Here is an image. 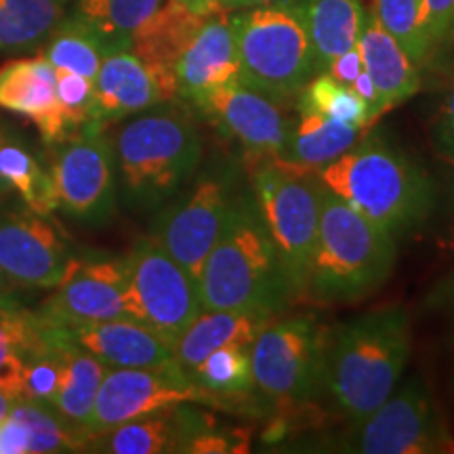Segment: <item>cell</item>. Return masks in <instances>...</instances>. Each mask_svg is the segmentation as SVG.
Masks as SVG:
<instances>
[{
    "instance_id": "ba28073f",
    "label": "cell",
    "mask_w": 454,
    "mask_h": 454,
    "mask_svg": "<svg viewBox=\"0 0 454 454\" xmlns=\"http://www.w3.org/2000/svg\"><path fill=\"white\" fill-rule=\"evenodd\" d=\"M326 331L314 316L271 320L251 345L254 387L276 406L309 404L325 391Z\"/></svg>"
},
{
    "instance_id": "60d3db41",
    "label": "cell",
    "mask_w": 454,
    "mask_h": 454,
    "mask_svg": "<svg viewBox=\"0 0 454 454\" xmlns=\"http://www.w3.org/2000/svg\"><path fill=\"white\" fill-rule=\"evenodd\" d=\"M248 438L234 431H221L215 427L204 429L202 434H198L194 440L187 446V452L192 454H215V452H247L248 450Z\"/></svg>"
},
{
    "instance_id": "5b68a950",
    "label": "cell",
    "mask_w": 454,
    "mask_h": 454,
    "mask_svg": "<svg viewBox=\"0 0 454 454\" xmlns=\"http://www.w3.org/2000/svg\"><path fill=\"white\" fill-rule=\"evenodd\" d=\"M118 185L133 211H158L194 177L202 160L200 135L179 110L141 114L114 139Z\"/></svg>"
},
{
    "instance_id": "cb8c5ba5",
    "label": "cell",
    "mask_w": 454,
    "mask_h": 454,
    "mask_svg": "<svg viewBox=\"0 0 454 454\" xmlns=\"http://www.w3.org/2000/svg\"><path fill=\"white\" fill-rule=\"evenodd\" d=\"M362 130L364 127L333 121L320 114L299 112V121L294 122L286 145L270 160L293 173L316 175L354 147L360 141Z\"/></svg>"
},
{
    "instance_id": "836d02e7",
    "label": "cell",
    "mask_w": 454,
    "mask_h": 454,
    "mask_svg": "<svg viewBox=\"0 0 454 454\" xmlns=\"http://www.w3.org/2000/svg\"><path fill=\"white\" fill-rule=\"evenodd\" d=\"M297 110L320 114L356 127H371L368 104L349 84L334 81L331 74H316L297 95Z\"/></svg>"
},
{
    "instance_id": "8fae6325",
    "label": "cell",
    "mask_w": 454,
    "mask_h": 454,
    "mask_svg": "<svg viewBox=\"0 0 454 454\" xmlns=\"http://www.w3.org/2000/svg\"><path fill=\"white\" fill-rule=\"evenodd\" d=\"M59 145L49 167L59 211L81 223L106 225L118 207L116 156L106 127L89 122Z\"/></svg>"
},
{
    "instance_id": "d6a6232c",
    "label": "cell",
    "mask_w": 454,
    "mask_h": 454,
    "mask_svg": "<svg viewBox=\"0 0 454 454\" xmlns=\"http://www.w3.org/2000/svg\"><path fill=\"white\" fill-rule=\"evenodd\" d=\"M190 377L219 400H234L244 397L254 389L251 348L247 345H225L215 349L198 364Z\"/></svg>"
},
{
    "instance_id": "d590c367",
    "label": "cell",
    "mask_w": 454,
    "mask_h": 454,
    "mask_svg": "<svg viewBox=\"0 0 454 454\" xmlns=\"http://www.w3.org/2000/svg\"><path fill=\"white\" fill-rule=\"evenodd\" d=\"M38 337L36 311L0 322V391L20 400L26 356Z\"/></svg>"
},
{
    "instance_id": "c3c4849f",
    "label": "cell",
    "mask_w": 454,
    "mask_h": 454,
    "mask_svg": "<svg viewBox=\"0 0 454 454\" xmlns=\"http://www.w3.org/2000/svg\"><path fill=\"white\" fill-rule=\"evenodd\" d=\"M15 402H17V397H11L0 391V421H4V419L9 417V412L13 411Z\"/></svg>"
},
{
    "instance_id": "b9f144b4",
    "label": "cell",
    "mask_w": 454,
    "mask_h": 454,
    "mask_svg": "<svg viewBox=\"0 0 454 454\" xmlns=\"http://www.w3.org/2000/svg\"><path fill=\"white\" fill-rule=\"evenodd\" d=\"M427 308L438 314L448 328V348L454 357V271L442 278L427 294Z\"/></svg>"
},
{
    "instance_id": "83f0119b",
    "label": "cell",
    "mask_w": 454,
    "mask_h": 454,
    "mask_svg": "<svg viewBox=\"0 0 454 454\" xmlns=\"http://www.w3.org/2000/svg\"><path fill=\"white\" fill-rule=\"evenodd\" d=\"M67 0H0V53H24L47 43Z\"/></svg>"
},
{
    "instance_id": "681fc988",
    "label": "cell",
    "mask_w": 454,
    "mask_h": 454,
    "mask_svg": "<svg viewBox=\"0 0 454 454\" xmlns=\"http://www.w3.org/2000/svg\"><path fill=\"white\" fill-rule=\"evenodd\" d=\"M446 49H454V0H452V15H450V27H448V38H446L444 51H446Z\"/></svg>"
},
{
    "instance_id": "1f68e13d",
    "label": "cell",
    "mask_w": 454,
    "mask_h": 454,
    "mask_svg": "<svg viewBox=\"0 0 454 454\" xmlns=\"http://www.w3.org/2000/svg\"><path fill=\"white\" fill-rule=\"evenodd\" d=\"M11 414L26 425L30 454L87 452L89 442L93 438L89 429L70 423L53 406L43 402L17 400Z\"/></svg>"
},
{
    "instance_id": "9c48e42d",
    "label": "cell",
    "mask_w": 454,
    "mask_h": 454,
    "mask_svg": "<svg viewBox=\"0 0 454 454\" xmlns=\"http://www.w3.org/2000/svg\"><path fill=\"white\" fill-rule=\"evenodd\" d=\"M122 259L129 316L156 331L173 348L204 311L198 282L152 236L141 238Z\"/></svg>"
},
{
    "instance_id": "bcb514c9",
    "label": "cell",
    "mask_w": 454,
    "mask_h": 454,
    "mask_svg": "<svg viewBox=\"0 0 454 454\" xmlns=\"http://www.w3.org/2000/svg\"><path fill=\"white\" fill-rule=\"evenodd\" d=\"M270 3H278V0H221L219 9L227 11H240V9H248V7H261V4H270Z\"/></svg>"
},
{
    "instance_id": "f35d334b",
    "label": "cell",
    "mask_w": 454,
    "mask_h": 454,
    "mask_svg": "<svg viewBox=\"0 0 454 454\" xmlns=\"http://www.w3.org/2000/svg\"><path fill=\"white\" fill-rule=\"evenodd\" d=\"M450 15L452 0H425V38L429 47V61L444 53Z\"/></svg>"
},
{
    "instance_id": "d4e9b609",
    "label": "cell",
    "mask_w": 454,
    "mask_h": 454,
    "mask_svg": "<svg viewBox=\"0 0 454 454\" xmlns=\"http://www.w3.org/2000/svg\"><path fill=\"white\" fill-rule=\"evenodd\" d=\"M276 316L236 309H204L173 345V357L184 371L192 372L208 354L225 345L251 348L257 334Z\"/></svg>"
},
{
    "instance_id": "f546056e",
    "label": "cell",
    "mask_w": 454,
    "mask_h": 454,
    "mask_svg": "<svg viewBox=\"0 0 454 454\" xmlns=\"http://www.w3.org/2000/svg\"><path fill=\"white\" fill-rule=\"evenodd\" d=\"M162 0H76L72 15L104 38L112 51L130 49L135 32L156 13Z\"/></svg>"
},
{
    "instance_id": "7402d4cb",
    "label": "cell",
    "mask_w": 454,
    "mask_h": 454,
    "mask_svg": "<svg viewBox=\"0 0 454 454\" xmlns=\"http://www.w3.org/2000/svg\"><path fill=\"white\" fill-rule=\"evenodd\" d=\"M208 15L211 13H196L181 0H162L156 13L130 41V51L154 72L168 101L177 99L175 64Z\"/></svg>"
},
{
    "instance_id": "9a60e30c",
    "label": "cell",
    "mask_w": 454,
    "mask_h": 454,
    "mask_svg": "<svg viewBox=\"0 0 454 454\" xmlns=\"http://www.w3.org/2000/svg\"><path fill=\"white\" fill-rule=\"evenodd\" d=\"M194 107L254 158L280 154L294 127L282 104L242 82L213 90Z\"/></svg>"
},
{
    "instance_id": "8d00e7d4",
    "label": "cell",
    "mask_w": 454,
    "mask_h": 454,
    "mask_svg": "<svg viewBox=\"0 0 454 454\" xmlns=\"http://www.w3.org/2000/svg\"><path fill=\"white\" fill-rule=\"evenodd\" d=\"M38 317V316H36ZM61 379V354L59 348L49 340L41 333L38 326V337L27 351L24 374H21V395L20 400L43 402V404H53L57 387Z\"/></svg>"
},
{
    "instance_id": "5bb4252c",
    "label": "cell",
    "mask_w": 454,
    "mask_h": 454,
    "mask_svg": "<svg viewBox=\"0 0 454 454\" xmlns=\"http://www.w3.org/2000/svg\"><path fill=\"white\" fill-rule=\"evenodd\" d=\"M59 230L30 211L0 213V274L30 288H55L74 265Z\"/></svg>"
},
{
    "instance_id": "e0dca14e",
    "label": "cell",
    "mask_w": 454,
    "mask_h": 454,
    "mask_svg": "<svg viewBox=\"0 0 454 454\" xmlns=\"http://www.w3.org/2000/svg\"><path fill=\"white\" fill-rule=\"evenodd\" d=\"M38 314V311H36ZM41 317L44 331L95 356L107 368H144L175 360L173 348L135 317L104 322H55Z\"/></svg>"
},
{
    "instance_id": "ab89813d",
    "label": "cell",
    "mask_w": 454,
    "mask_h": 454,
    "mask_svg": "<svg viewBox=\"0 0 454 454\" xmlns=\"http://www.w3.org/2000/svg\"><path fill=\"white\" fill-rule=\"evenodd\" d=\"M431 141L442 158L454 162V78L431 121Z\"/></svg>"
},
{
    "instance_id": "52a82bcc",
    "label": "cell",
    "mask_w": 454,
    "mask_h": 454,
    "mask_svg": "<svg viewBox=\"0 0 454 454\" xmlns=\"http://www.w3.org/2000/svg\"><path fill=\"white\" fill-rule=\"evenodd\" d=\"M253 190L294 299H305L320 221V184L316 175L293 173L268 160L253 170Z\"/></svg>"
},
{
    "instance_id": "f6af8a7d",
    "label": "cell",
    "mask_w": 454,
    "mask_h": 454,
    "mask_svg": "<svg viewBox=\"0 0 454 454\" xmlns=\"http://www.w3.org/2000/svg\"><path fill=\"white\" fill-rule=\"evenodd\" d=\"M26 308L24 305L17 301L13 294H0V322H9L13 320V317H20L26 314Z\"/></svg>"
},
{
    "instance_id": "30bf717a",
    "label": "cell",
    "mask_w": 454,
    "mask_h": 454,
    "mask_svg": "<svg viewBox=\"0 0 454 454\" xmlns=\"http://www.w3.org/2000/svg\"><path fill=\"white\" fill-rule=\"evenodd\" d=\"M343 450L360 454L454 452L438 402L427 381L411 374L364 421L354 425Z\"/></svg>"
},
{
    "instance_id": "7c38bea8",
    "label": "cell",
    "mask_w": 454,
    "mask_h": 454,
    "mask_svg": "<svg viewBox=\"0 0 454 454\" xmlns=\"http://www.w3.org/2000/svg\"><path fill=\"white\" fill-rule=\"evenodd\" d=\"M179 404H217L190 372L168 360L158 366L107 368L87 429L90 435Z\"/></svg>"
},
{
    "instance_id": "d6986e66",
    "label": "cell",
    "mask_w": 454,
    "mask_h": 454,
    "mask_svg": "<svg viewBox=\"0 0 454 454\" xmlns=\"http://www.w3.org/2000/svg\"><path fill=\"white\" fill-rule=\"evenodd\" d=\"M0 107L30 118L44 144L59 145L70 137L57 95V72L43 55L0 67Z\"/></svg>"
},
{
    "instance_id": "484cf974",
    "label": "cell",
    "mask_w": 454,
    "mask_h": 454,
    "mask_svg": "<svg viewBox=\"0 0 454 454\" xmlns=\"http://www.w3.org/2000/svg\"><path fill=\"white\" fill-rule=\"evenodd\" d=\"M305 15L314 72L325 74L337 57L360 41L366 11L360 0H305Z\"/></svg>"
},
{
    "instance_id": "f907efd6",
    "label": "cell",
    "mask_w": 454,
    "mask_h": 454,
    "mask_svg": "<svg viewBox=\"0 0 454 454\" xmlns=\"http://www.w3.org/2000/svg\"><path fill=\"white\" fill-rule=\"evenodd\" d=\"M11 293V286H9V280L0 274V294H9Z\"/></svg>"
},
{
    "instance_id": "ffe728a7",
    "label": "cell",
    "mask_w": 454,
    "mask_h": 454,
    "mask_svg": "<svg viewBox=\"0 0 454 454\" xmlns=\"http://www.w3.org/2000/svg\"><path fill=\"white\" fill-rule=\"evenodd\" d=\"M213 427L208 414L179 404L167 411L145 414L133 421L93 435L87 452L104 454H170L187 452L190 442Z\"/></svg>"
},
{
    "instance_id": "277c9868",
    "label": "cell",
    "mask_w": 454,
    "mask_h": 454,
    "mask_svg": "<svg viewBox=\"0 0 454 454\" xmlns=\"http://www.w3.org/2000/svg\"><path fill=\"white\" fill-rule=\"evenodd\" d=\"M394 265L395 238L320 185V221L305 299L320 305L356 303L379 291Z\"/></svg>"
},
{
    "instance_id": "603a6c76",
    "label": "cell",
    "mask_w": 454,
    "mask_h": 454,
    "mask_svg": "<svg viewBox=\"0 0 454 454\" xmlns=\"http://www.w3.org/2000/svg\"><path fill=\"white\" fill-rule=\"evenodd\" d=\"M357 47L364 61V70L377 89L374 121L419 93L421 67L414 64L400 43L385 30L374 9L366 11Z\"/></svg>"
},
{
    "instance_id": "8992f818",
    "label": "cell",
    "mask_w": 454,
    "mask_h": 454,
    "mask_svg": "<svg viewBox=\"0 0 454 454\" xmlns=\"http://www.w3.org/2000/svg\"><path fill=\"white\" fill-rule=\"evenodd\" d=\"M240 82L288 104L314 76L305 0L248 7L230 13Z\"/></svg>"
},
{
    "instance_id": "7dc6e473",
    "label": "cell",
    "mask_w": 454,
    "mask_h": 454,
    "mask_svg": "<svg viewBox=\"0 0 454 454\" xmlns=\"http://www.w3.org/2000/svg\"><path fill=\"white\" fill-rule=\"evenodd\" d=\"M181 3L196 13H215V11H219L221 0H181Z\"/></svg>"
},
{
    "instance_id": "74e56055",
    "label": "cell",
    "mask_w": 454,
    "mask_h": 454,
    "mask_svg": "<svg viewBox=\"0 0 454 454\" xmlns=\"http://www.w3.org/2000/svg\"><path fill=\"white\" fill-rule=\"evenodd\" d=\"M57 72V95H59L61 110H64L66 127L70 137L89 122H93L95 89L90 78H84L74 72Z\"/></svg>"
},
{
    "instance_id": "f1b7e54d",
    "label": "cell",
    "mask_w": 454,
    "mask_h": 454,
    "mask_svg": "<svg viewBox=\"0 0 454 454\" xmlns=\"http://www.w3.org/2000/svg\"><path fill=\"white\" fill-rule=\"evenodd\" d=\"M0 179L24 200L30 211L49 217L59 211L53 177L32 152L0 135Z\"/></svg>"
},
{
    "instance_id": "3957f363",
    "label": "cell",
    "mask_w": 454,
    "mask_h": 454,
    "mask_svg": "<svg viewBox=\"0 0 454 454\" xmlns=\"http://www.w3.org/2000/svg\"><path fill=\"white\" fill-rule=\"evenodd\" d=\"M316 179L394 238L421 227L435 204L427 170L377 135L357 141Z\"/></svg>"
},
{
    "instance_id": "7bdbcfd3",
    "label": "cell",
    "mask_w": 454,
    "mask_h": 454,
    "mask_svg": "<svg viewBox=\"0 0 454 454\" xmlns=\"http://www.w3.org/2000/svg\"><path fill=\"white\" fill-rule=\"evenodd\" d=\"M364 70V61H362V53L360 47L345 51L343 55L337 57L331 66H328L326 74H331L334 81L343 82V84H351L357 78V74Z\"/></svg>"
},
{
    "instance_id": "2e32d148",
    "label": "cell",
    "mask_w": 454,
    "mask_h": 454,
    "mask_svg": "<svg viewBox=\"0 0 454 454\" xmlns=\"http://www.w3.org/2000/svg\"><path fill=\"white\" fill-rule=\"evenodd\" d=\"M38 309L55 322H104L130 317L127 305V268L122 257L74 261L72 270Z\"/></svg>"
},
{
    "instance_id": "6da1fadb",
    "label": "cell",
    "mask_w": 454,
    "mask_h": 454,
    "mask_svg": "<svg viewBox=\"0 0 454 454\" xmlns=\"http://www.w3.org/2000/svg\"><path fill=\"white\" fill-rule=\"evenodd\" d=\"M411 316L383 305L326 331L322 387L351 425L364 421L387 400L408 364Z\"/></svg>"
},
{
    "instance_id": "4fadbf2b",
    "label": "cell",
    "mask_w": 454,
    "mask_h": 454,
    "mask_svg": "<svg viewBox=\"0 0 454 454\" xmlns=\"http://www.w3.org/2000/svg\"><path fill=\"white\" fill-rule=\"evenodd\" d=\"M231 200L234 196L225 179L202 177L154 221L152 238L196 282L200 280L204 261L219 240Z\"/></svg>"
},
{
    "instance_id": "e575fe53",
    "label": "cell",
    "mask_w": 454,
    "mask_h": 454,
    "mask_svg": "<svg viewBox=\"0 0 454 454\" xmlns=\"http://www.w3.org/2000/svg\"><path fill=\"white\" fill-rule=\"evenodd\" d=\"M374 13L381 26L400 43L419 67L429 64L425 38V0H374Z\"/></svg>"
},
{
    "instance_id": "4dcf8cb0",
    "label": "cell",
    "mask_w": 454,
    "mask_h": 454,
    "mask_svg": "<svg viewBox=\"0 0 454 454\" xmlns=\"http://www.w3.org/2000/svg\"><path fill=\"white\" fill-rule=\"evenodd\" d=\"M112 49L98 32L74 15H64L44 44L43 57L55 70L81 74L95 81L101 61Z\"/></svg>"
},
{
    "instance_id": "7a4b0ae2",
    "label": "cell",
    "mask_w": 454,
    "mask_h": 454,
    "mask_svg": "<svg viewBox=\"0 0 454 454\" xmlns=\"http://www.w3.org/2000/svg\"><path fill=\"white\" fill-rule=\"evenodd\" d=\"M204 309L278 316L294 301L276 244L251 196H234L198 280Z\"/></svg>"
},
{
    "instance_id": "816d5d0a",
    "label": "cell",
    "mask_w": 454,
    "mask_h": 454,
    "mask_svg": "<svg viewBox=\"0 0 454 454\" xmlns=\"http://www.w3.org/2000/svg\"><path fill=\"white\" fill-rule=\"evenodd\" d=\"M7 194H11V187L4 184L3 179H0V198H4Z\"/></svg>"
},
{
    "instance_id": "4316f807",
    "label": "cell",
    "mask_w": 454,
    "mask_h": 454,
    "mask_svg": "<svg viewBox=\"0 0 454 454\" xmlns=\"http://www.w3.org/2000/svg\"><path fill=\"white\" fill-rule=\"evenodd\" d=\"M38 316V314H36ZM38 326L41 333L49 340L59 348L61 354V379L59 387H57L53 406L61 417L74 425H81L87 429V421L93 412L95 397H98L99 385L104 381L107 366L101 364L95 356L84 351L76 345L67 343L64 339H57L53 334L44 331L41 317H38Z\"/></svg>"
},
{
    "instance_id": "ee69618b",
    "label": "cell",
    "mask_w": 454,
    "mask_h": 454,
    "mask_svg": "<svg viewBox=\"0 0 454 454\" xmlns=\"http://www.w3.org/2000/svg\"><path fill=\"white\" fill-rule=\"evenodd\" d=\"M349 87L354 89L356 93L360 95V98L368 104V110H371V127H372V124H374V112H377V89H374L372 78L368 76L366 70H362L360 74H357L356 81L349 84Z\"/></svg>"
},
{
    "instance_id": "44dd1931",
    "label": "cell",
    "mask_w": 454,
    "mask_h": 454,
    "mask_svg": "<svg viewBox=\"0 0 454 454\" xmlns=\"http://www.w3.org/2000/svg\"><path fill=\"white\" fill-rule=\"evenodd\" d=\"M93 89V122L101 127L168 101L154 72L130 49L112 51L104 57Z\"/></svg>"
},
{
    "instance_id": "ac0fdd59",
    "label": "cell",
    "mask_w": 454,
    "mask_h": 454,
    "mask_svg": "<svg viewBox=\"0 0 454 454\" xmlns=\"http://www.w3.org/2000/svg\"><path fill=\"white\" fill-rule=\"evenodd\" d=\"M234 82H240V64L230 13L219 9L204 20L175 64L177 98L196 106L208 93Z\"/></svg>"
}]
</instances>
